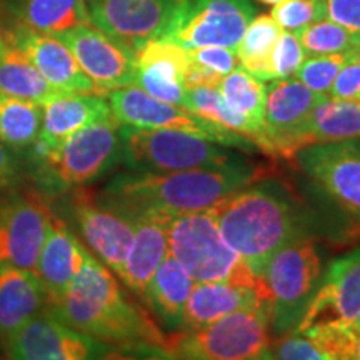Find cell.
<instances>
[{
  "label": "cell",
  "instance_id": "44",
  "mask_svg": "<svg viewBox=\"0 0 360 360\" xmlns=\"http://www.w3.org/2000/svg\"><path fill=\"white\" fill-rule=\"evenodd\" d=\"M17 164L6 143L0 142V187H6L15 179Z\"/></svg>",
  "mask_w": 360,
  "mask_h": 360
},
{
  "label": "cell",
  "instance_id": "45",
  "mask_svg": "<svg viewBox=\"0 0 360 360\" xmlns=\"http://www.w3.org/2000/svg\"><path fill=\"white\" fill-rule=\"evenodd\" d=\"M8 44H15V34H13L11 29H7L2 17H0V52H2Z\"/></svg>",
  "mask_w": 360,
  "mask_h": 360
},
{
  "label": "cell",
  "instance_id": "26",
  "mask_svg": "<svg viewBox=\"0 0 360 360\" xmlns=\"http://www.w3.org/2000/svg\"><path fill=\"white\" fill-rule=\"evenodd\" d=\"M49 302L35 272L0 265V335L7 342Z\"/></svg>",
  "mask_w": 360,
  "mask_h": 360
},
{
  "label": "cell",
  "instance_id": "43",
  "mask_svg": "<svg viewBox=\"0 0 360 360\" xmlns=\"http://www.w3.org/2000/svg\"><path fill=\"white\" fill-rule=\"evenodd\" d=\"M224 75L212 72L205 67H202L195 62H188L186 75H184V85L186 89H195V87H220L222 84Z\"/></svg>",
  "mask_w": 360,
  "mask_h": 360
},
{
  "label": "cell",
  "instance_id": "18",
  "mask_svg": "<svg viewBox=\"0 0 360 360\" xmlns=\"http://www.w3.org/2000/svg\"><path fill=\"white\" fill-rule=\"evenodd\" d=\"M74 217L90 249L120 277L134 238V224L109 207L97 204L87 192L72 197Z\"/></svg>",
  "mask_w": 360,
  "mask_h": 360
},
{
  "label": "cell",
  "instance_id": "25",
  "mask_svg": "<svg viewBox=\"0 0 360 360\" xmlns=\"http://www.w3.org/2000/svg\"><path fill=\"white\" fill-rule=\"evenodd\" d=\"M255 307L267 309L257 290L225 282H195L184 307L180 327L182 330H197L236 310Z\"/></svg>",
  "mask_w": 360,
  "mask_h": 360
},
{
  "label": "cell",
  "instance_id": "11",
  "mask_svg": "<svg viewBox=\"0 0 360 360\" xmlns=\"http://www.w3.org/2000/svg\"><path fill=\"white\" fill-rule=\"evenodd\" d=\"M52 217L37 192L0 195V265L35 272Z\"/></svg>",
  "mask_w": 360,
  "mask_h": 360
},
{
  "label": "cell",
  "instance_id": "29",
  "mask_svg": "<svg viewBox=\"0 0 360 360\" xmlns=\"http://www.w3.org/2000/svg\"><path fill=\"white\" fill-rule=\"evenodd\" d=\"M0 94L44 105L60 96L32 64L17 44H8L0 52Z\"/></svg>",
  "mask_w": 360,
  "mask_h": 360
},
{
  "label": "cell",
  "instance_id": "16",
  "mask_svg": "<svg viewBox=\"0 0 360 360\" xmlns=\"http://www.w3.org/2000/svg\"><path fill=\"white\" fill-rule=\"evenodd\" d=\"M11 360H98V344L42 312L8 340Z\"/></svg>",
  "mask_w": 360,
  "mask_h": 360
},
{
  "label": "cell",
  "instance_id": "4",
  "mask_svg": "<svg viewBox=\"0 0 360 360\" xmlns=\"http://www.w3.org/2000/svg\"><path fill=\"white\" fill-rule=\"evenodd\" d=\"M169 254L193 282H225L249 287L257 290L267 304L264 278L255 276L237 252L227 245L209 209L170 219Z\"/></svg>",
  "mask_w": 360,
  "mask_h": 360
},
{
  "label": "cell",
  "instance_id": "10",
  "mask_svg": "<svg viewBox=\"0 0 360 360\" xmlns=\"http://www.w3.org/2000/svg\"><path fill=\"white\" fill-rule=\"evenodd\" d=\"M112 117L119 125L135 129H174L209 139L224 147H237L242 150L257 148L244 135L220 127L217 124L200 119L179 105H172L148 96L137 85H129L107 94Z\"/></svg>",
  "mask_w": 360,
  "mask_h": 360
},
{
  "label": "cell",
  "instance_id": "30",
  "mask_svg": "<svg viewBox=\"0 0 360 360\" xmlns=\"http://www.w3.org/2000/svg\"><path fill=\"white\" fill-rule=\"evenodd\" d=\"M184 109L191 114L217 124L220 127L232 130V132L244 135L265 152V135L260 129L255 127L244 115L237 114L227 105L225 98L217 87H195L187 89L186 105Z\"/></svg>",
  "mask_w": 360,
  "mask_h": 360
},
{
  "label": "cell",
  "instance_id": "48",
  "mask_svg": "<svg viewBox=\"0 0 360 360\" xmlns=\"http://www.w3.org/2000/svg\"><path fill=\"white\" fill-rule=\"evenodd\" d=\"M257 2L264 4V6H277V4H281L282 0H257Z\"/></svg>",
  "mask_w": 360,
  "mask_h": 360
},
{
  "label": "cell",
  "instance_id": "35",
  "mask_svg": "<svg viewBox=\"0 0 360 360\" xmlns=\"http://www.w3.org/2000/svg\"><path fill=\"white\" fill-rule=\"evenodd\" d=\"M297 39L304 52L310 57L332 56V53H350L359 47L352 35L335 22L322 19L295 30Z\"/></svg>",
  "mask_w": 360,
  "mask_h": 360
},
{
  "label": "cell",
  "instance_id": "22",
  "mask_svg": "<svg viewBox=\"0 0 360 360\" xmlns=\"http://www.w3.org/2000/svg\"><path fill=\"white\" fill-rule=\"evenodd\" d=\"M85 255L87 250L80 245L77 237L69 231L64 220L53 215L35 267V276L52 305L64 297L82 267Z\"/></svg>",
  "mask_w": 360,
  "mask_h": 360
},
{
  "label": "cell",
  "instance_id": "2",
  "mask_svg": "<svg viewBox=\"0 0 360 360\" xmlns=\"http://www.w3.org/2000/svg\"><path fill=\"white\" fill-rule=\"evenodd\" d=\"M52 307L80 334L120 347L164 349L167 339L146 310L124 297L114 274L89 252L64 297Z\"/></svg>",
  "mask_w": 360,
  "mask_h": 360
},
{
  "label": "cell",
  "instance_id": "19",
  "mask_svg": "<svg viewBox=\"0 0 360 360\" xmlns=\"http://www.w3.org/2000/svg\"><path fill=\"white\" fill-rule=\"evenodd\" d=\"M188 62L187 49L172 40H148L135 52L134 85L146 90L148 96L184 109L187 96L184 75Z\"/></svg>",
  "mask_w": 360,
  "mask_h": 360
},
{
  "label": "cell",
  "instance_id": "33",
  "mask_svg": "<svg viewBox=\"0 0 360 360\" xmlns=\"http://www.w3.org/2000/svg\"><path fill=\"white\" fill-rule=\"evenodd\" d=\"M219 90L232 110L244 115L247 120H250L255 127L264 132L267 87H265L262 80L254 77L242 67H237L236 70H232L231 74H227L222 79Z\"/></svg>",
  "mask_w": 360,
  "mask_h": 360
},
{
  "label": "cell",
  "instance_id": "1",
  "mask_svg": "<svg viewBox=\"0 0 360 360\" xmlns=\"http://www.w3.org/2000/svg\"><path fill=\"white\" fill-rule=\"evenodd\" d=\"M260 175L262 169L245 160L212 169L120 175L105 187L102 205L129 220L148 212L174 217L210 209L225 197L257 182Z\"/></svg>",
  "mask_w": 360,
  "mask_h": 360
},
{
  "label": "cell",
  "instance_id": "40",
  "mask_svg": "<svg viewBox=\"0 0 360 360\" xmlns=\"http://www.w3.org/2000/svg\"><path fill=\"white\" fill-rule=\"evenodd\" d=\"M188 58L195 64L205 69L217 72L220 75L231 74L238 67V57L236 49L217 47V45H205V47H192L187 49Z\"/></svg>",
  "mask_w": 360,
  "mask_h": 360
},
{
  "label": "cell",
  "instance_id": "8",
  "mask_svg": "<svg viewBox=\"0 0 360 360\" xmlns=\"http://www.w3.org/2000/svg\"><path fill=\"white\" fill-rule=\"evenodd\" d=\"M120 159V125L110 117L72 134L56 150L40 157L39 164L56 186L79 187L101 177Z\"/></svg>",
  "mask_w": 360,
  "mask_h": 360
},
{
  "label": "cell",
  "instance_id": "13",
  "mask_svg": "<svg viewBox=\"0 0 360 360\" xmlns=\"http://www.w3.org/2000/svg\"><path fill=\"white\" fill-rule=\"evenodd\" d=\"M64 42L80 69L96 85L98 96L129 87L135 80V51L96 25L85 24L57 35Z\"/></svg>",
  "mask_w": 360,
  "mask_h": 360
},
{
  "label": "cell",
  "instance_id": "15",
  "mask_svg": "<svg viewBox=\"0 0 360 360\" xmlns=\"http://www.w3.org/2000/svg\"><path fill=\"white\" fill-rule=\"evenodd\" d=\"M322 97L297 79L272 80L265 97V152L294 159L300 134Z\"/></svg>",
  "mask_w": 360,
  "mask_h": 360
},
{
  "label": "cell",
  "instance_id": "42",
  "mask_svg": "<svg viewBox=\"0 0 360 360\" xmlns=\"http://www.w3.org/2000/svg\"><path fill=\"white\" fill-rule=\"evenodd\" d=\"M332 98L340 101H360V65L357 62H345L327 94Z\"/></svg>",
  "mask_w": 360,
  "mask_h": 360
},
{
  "label": "cell",
  "instance_id": "34",
  "mask_svg": "<svg viewBox=\"0 0 360 360\" xmlns=\"http://www.w3.org/2000/svg\"><path fill=\"white\" fill-rule=\"evenodd\" d=\"M327 360H360V328L354 322H328L302 332Z\"/></svg>",
  "mask_w": 360,
  "mask_h": 360
},
{
  "label": "cell",
  "instance_id": "27",
  "mask_svg": "<svg viewBox=\"0 0 360 360\" xmlns=\"http://www.w3.org/2000/svg\"><path fill=\"white\" fill-rule=\"evenodd\" d=\"M360 139V101H340L323 96L314 107L299 137L300 148Z\"/></svg>",
  "mask_w": 360,
  "mask_h": 360
},
{
  "label": "cell",
  "instance_id": "7",
  "mask_svg": "<svg viewBox=\"0 0 360 360\" xmlns=\"http://www.w3.org/2000/svg\"><path fill=\"white\" fill-rule=\"evenodd\" d=\"M270 326L278 335L295 330L322 278L317 245L300 233L281 247L264 270Z\"/></svg>",
  "mask_w": 360,
  "mask_h": 360
},
{
  "label": "cell",
  "instance_id": "12",
  "mask_svg": "<svg viewBox=\"0 0 360 360\" xmlns=\"http://www.w3.org/2000/svg\"><path fill=\"white\" fill-rule=\"evenodd\" d=\"M300 169L342 209L360 220V142L312 143L294 155Z\"/></svg>",
  "mask_w": 360,
  "mask_h": 360
},
{
  "label": "cell",
  "instance_id": "23",
  "mask_svg": "<svg viewBox=\"0 0 360 360\" xmlns=\"http://www.w3.org/2000/svg\"><path fill=\"white\" fill-rule=\"evenodd\" d=\"M170 219L169 215L152 212L130 219L134 238L120 278L135 294L143 297L157 267L169 254Z\"/></svg>",
  "mask_w": 360,
  "mask_h": 360
},
{
  "label": "cell",
  "instance_id": "24",
  "mask_svg": "<svg viewBox=\"0 0 360 360\" xmlns=\"http://www.w3.org/2000/svg\"><path fill=\"white\" fill-rule=\"evenodd\" d=\"M7 29L60 35L90 24L87 0H4ZM0 15V17H4Z\"/></svg>",
  "mask_w": 360,
  "mask_h": 360
},
{
  "label": "cell",
  "instance_id": "32",
  "mask_svg": "<svg viewBox=\"0 0 360 360\" xmlns=\"http://www.w3.org/2000/svg\"><path fill=\"white\" fill-rule=\"evenodd\" d=\"M44 107L0 94V142L8 148H27L37 142Z\"/></svg>",
  "mask_w": 360,
  "mask_h": 360
},
{
  "label": "cell",
  "instance_id": "6",
  "mask_svg": "<svg viewBox=\"0 0 360 360\" xmlns=\"http://www.w3.org/2000/svg\"><path fill=\"white\" fill-rule=\"evenodd\" d=\"M120 139L122 159L135 172L164 174L212 169L245 160L229 147L184 130L120 125Z\"/></svg>",
  "mask_w": 360,
  "mask_h": 360
},
{
  "label": "cell",
  "instance_id": "46",
  "mask_svg": "<svg viewBox=\"0 0 360 360\" xmlns=\"http://www.w3.org/2000/svg\"><path fill=\"white\" fill-rule=\"evenodd\" d=\"M98 360H162V359H159V357H134V355H127V354L110 352V354H105Z\"/></svg>",
  "mask_w": 360,
  "mask_h": 360
},
{
  "label": "cell",
  "instance_id": "31",
  "mask_svg": "<svg viewBox=\"0 0 360 360\" xmlns=\"http://www.w3.org/2000/svg\"><path fill=\"white\" fill-rule=\"evenodd\" d=\"M282 30V27L272 19L270 13L255 15L247 25L245 32L236 49L238 64L242 69L262 80V82L272 80L270 58H272L274 47H276Z\"/></svg>",
  "mask_w": 360,
  "mask_h": 360
},
{
  "label": "cell",
  "instance_id": "3",
  "mask_svg": "<svg viewBox=\"0 0 360 360\" xmlns=\"http://www.w3.org/2000/svg\"><path fill=\"white\" fill-rule=\"evenodd\" d=\"M220 236L262 278L270 257L300 236L295 200L281 182H254L210 207Z\"/></svg>",
  "mask_w": 360,
  "mask_h": 360
},
{
  "label": "cell",
  "instance_id": "41",
  "mask_svg": "<svg viewBox=\"0 0 360 360\" xmlns=\"http://www.w3.org/2000/svg\"><path fill=\"white\" fill-rule=\"evenodd\" d=\"M272 360H327L321 350L300 332L282 335L272 347Z\"/></svg>",
  "mask_w": 360,
  "mask_h": 360
},
{
  "label": "cell",
  "instance_id": "49",
  "mask_svg": "<svg viewBox=\"0 0 360 360\" xmlns=\"http://www.w3.org/2000/svg\"><path fill=\"white\" fill-rule=\"evenodd\" d=\"M352 322L355 323V326H357V327L360 328V314L357 315V317H355V319H354V321H352Z\"/></svg>",
  "mask_w": 360,
  "mask_h": 360
},
{
  "label": "cell",
  "instance_id": "39",
  "mask_svg": "<svg viewBox=\"0 0 360 360\" xmlns=\"http://www.w3.org/2000/svg\"><path fill=\"white\" fill-rule=\"evenodd\" d=\"M323 19L335 22L360 45V0H319Z\"/></svg>",
  "mask_w": 360,
  "mask_h": 360
},
{
  "label": "cell",
  "instance_id": "20",
  "mask_svg": "<svg viewBox=\"0 0 360 360\" xmlns=\"http://www.w3.org/2000/svg\"><path fill=\"white\" fill-rule=\"evenodd\" d=\"M42 107V129L34 143L37 159L56 150L77 130L112 117L109 101L96 94H60Z\"/></svg>",
  "mask_w": 360,
  "mask_h": 360
},
{
  "label": "cell",
  "instance_id": "5",
  "mask_svg": "<svg viewBox=\"0 0 360 360\" xmlns=\"http://www.w3.org/2000/svg\"><path fill=\"white\" fill-rule=\"evenodd\" d=\"M270 315L265 307L242 309L197 330L165 339L174 360H272Z\"/></svg>",
  "mask_w": 360,
  "mask_h": 360
},
{
  "label": "cell",
  "instance_id": "47",
  "mask_svg": "<svg viewBox=\"0 0 360 360\" xmlns=\"http://www.w3.org/2000/svg\"><path fill=\"white\" fill-rule=\"evenodd\" d=\"M349 58H350V60L357 62V64L360 65V45H359V47H355L352 52H350V56H349Z\"/></svg>",
  "mask_w": 360,
  "mask_h": 360
},
{
  "label": "cell",
  "instance_id": "38",
  "mask_svg": "<svg viewBox=\"0 0 360 360\" xmlns=\"http://www.w3.org/2000/svg\"><path fill=\"white\" fill-rule=\"evenodd\" d=\"M305 52L299 39L294 32L287 30L281 34L276 47H274L272 58H270V69H272V80L287 79L294 75L299 67L304 64Z\"/></svg>",
  "mask_w": 360,
  "mask_h": 360
},
{
  "label": "cell",
  "instance_id": "28",
  "mask_svg": "<svg viewBox=\"0 0 360 360\" xmlns=\"http://www.w3.org/2000/svg\"><path fill=\"white\" fill-rule=\"evenodd\" d=\"M195 285L193 278L172 255L167 254L148 282L143 299L169 327L182 326L184 307Z\"/></svg>",
  "mask_w": 360,
  "mask_h": 360
},
{
  "label": "cell",
  "instance_id": "37",
  "mask_svg": "<svg viewBox=\"0 0 360 360\" xmlns=\"http://www.w3.org/2000/svg\"><path fill=\"white\" fill-rule=\"evenodd\" d=\"M270 15L282 29L292 32L323 19L319 0H282L274 6Z\"/></svg>",
  "mask_w": 360,
  "mask_h": 360
},
{
  "label": "cell",
  "instance_id": "9",
  "mask_svg": "<svg viewBox=\"0 0 360 360\" xmlns=\"http://www.w3.org/2000/svg\"><path fill=\"white\" fill-rule=\"evenodd\" d=\"M255 13L250 0H179L160 39L184 49L205 45L237 49Z\"/></svg>",
  "mask_w": 360,
  "mask_h": 360
},
{
  "label": "cell",
  "instance_id": "36",
  "mask_svg": "<svg viewBox=\"0 0 360 360\" xmlns=\"http://www.w3.org/2000/svg\"><path fill=\"white\" fill-rule=\"evenodd\" d=\"M349 56L350 53H332V56L310 57L309 60H304L294 75L312 92L327 96L337 74L349 60Z\"/></svg>",
  "mask_w": 360,
  "mask_h": 360
},
{
  "label": "cell",
  "instance_id": "21",
  "mask_svg": "<svg viewBox=\"0 0 360 360\" xmlns=\"http://www.w3.org/2000/svg\"><path fill=\"white\" fill-rule=\"evenodd\" d=\"M15 44L29 56L32 64L52 87L62 94H96V85L80 69L70 49L57 35L13 30Z\"/></svg>",
  "mask_w": 360,
  "mask_h": 360
},
{
  "label": "cell",
  "instance_id": "17",
  "mask_svg": "<svg viewBox=\"0 0 360 360\" xmlns=\"http://www.w3.org/2000/svg\"><path fill=\"white\" fill-rule=\"evenodd\" d=\"M360 314V247L328 265L295 330L328 322H352Z\"/></svg>",
  "mask_w": 360,
  "mask_h": 360
},
{
  "label": "cell",
  "instance_id": "14",
  "mask_svg": "<svg viewBox=\"0 0 360 360\" xmlns=\"http://www.w3.org/2000/svg\"><path fill=\"white\" fill-rule=\"evenodd\" d=\"M179 0H87L90 24L135 52L167 29Z\"/></svg>",
  "mask_w": 360,
  "mask_h": 360
}]
</instances>
